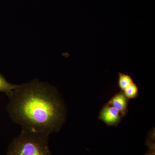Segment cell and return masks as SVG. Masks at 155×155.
Here are the masks:
<instances>
[{"mask_svg": "<svg viewBox=\"0 0 155 155\" xmlns=\"http://www.w3.org/2000/svg\"><path fill=\"white\" fill-rule=\"evenodd\" d=\"M9 97L10 116L22 129L49 135L64 124V103L55 87L47 83L35 79L17 85Z\"/></svg>", "mask_w": 155, "mask_h": 155, "instance_id": "1", "label": "cell"}, {"mask_svg": "<svg viewBox=\"0 0 155 155\" xmlns=\"http://www.w3.org/2000/svg\"><path fill=\"white\" fill-rule=\"evenodd\" d=\"M49 135L22 129L11 143L7 155H52L48 143Z\"/></svg>", "mask_w": 155, "mask_h": 155, "instance_id": "2", "label": "cell"}, {"mask_svg": "<svg viewBox=\"0 0 155 155\" xmlns=\"http://www.w3.org/2000/svg\"><path fill=\"white\" fill-rule=\"evenodd\" d=\"M123 116L119 111L107 103L100 112L99 119L108 126L116 127L122 121Z\"/></svg>", "mask_w": 155, "mask_h": 155, "instance_id": "3", "label": "cell"}, {"mask_svg": "<svg viewBox=\"0 0 155 155\" xmlns=\"http://www.w3.org/2000/svg\"><path fill=\"white\" fill-rule=\"evenodd\" d=\"M129 99L125 96L122 91H120L114 95L108 101V104L116 108L123 117L128 113V104Z\"/></svg>", "mask_w": 155, "mask_h": 155, "instance_id": "4", "label": "cell"}, {"mask_svg": "<svg viewBox=\"0 0 155 155\" xmlns=\"http://www.w3.org/2000/svg\"><path fill=\"white\" fill-rule=\"evenodd\" d=\"M17 85L10 83L5 77L0 74V91L6 94L8 97L12 95Z\"/></svg>", "mask_w": 155, "mask_h": 155, "instance_id": "5", "label": "cell"}, {"mask_svg": "<svg viewBox=\"0 0 155 155\" xmlns=\"http://www.w3.org/2000/svg\"><path fill=\"white\" fill-rule=\"evenodd\" d=\"M134 82L133 79L130 75L122 72H119L118 84L121 91H124L125 89Z\"/></svg>", "mask_w": 155, "mask_h": 155, "instance_id": "6", "label": "cell"}, {"mask_svg": "<svg viewBox=\"0 0 155 155\" xmlns=\"http://www.w3.org/2000/svg\"><path fill=\"white\" fill-rule=\"evenodd\" d=\"M123 92L125 96L129 100L136 98L139 95L138 87L134 82L125 89Z\"/></svg>", "mask_w": 155, "mask_h": 155, "instance_id": "7", "label": "cell"}, {"mask_svg": "<svg viewBox=\"0 0 155 155\" xmlns=\"http://www.w3.org/2000/svg\"><path fill=\"white\" fill-rule=\"evenodd\" d=\"M147 144L149 148L145 155H155V140L147 139Z\"/></svg>", "mask_w": 155, "mask_h": 155, "instance_id": "8", "label": "cell"}]
</instances>
